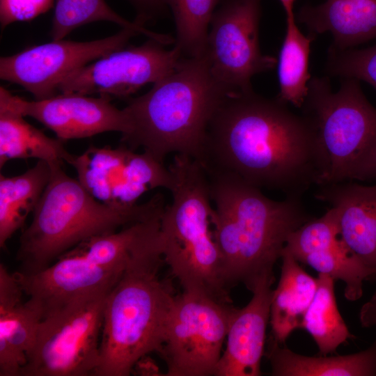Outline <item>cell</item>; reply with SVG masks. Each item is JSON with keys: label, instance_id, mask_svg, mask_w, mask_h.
<instances>
[{"label": "cell", "instance_id": "1", "mask_svg": "<svg viewBox=\"0 0 376 376\" xmlns=\"http://www.w3.org/2000/svg\"><path fill=\"white\" fill-rule=\"evenodd\" d=\"M287 104L253 90L229 95L208 125L198 160L205 171L301 198L317 182L314 134Z\"/></svg>", "mask_w": 376, "mask_h": 376}, {"label": "cell", "instance_id": "2", "mask_svg": "<svg viewBox=\"0 0 376 376\" xmlns=\"http://www.w3.org/2000/svg\"><path fill=\"white\" fill-rule=\"evenodd\" d=\"M212 201V232L219 249L225 283L251 291L263 276L274 275L290 235L310 220L301 198L281 201L228 173L205 172Z\"/></svg>", "mask_w": 376, "mask_h": 376}, {"label": "cell", "instance_id": "3", "mask_svg": "<svg viewBox=\"0 0 376 376\" xmlns=\"http://www.w3.org/2000/svg\"><path fill=\"white\" fill-rule=\"evenodd\" d=\"M231 95L213 76L206 57H182L175 70L123 108L130 125L120 142L164 162L171 154L199 160L208 125Z\"/></svg>", "mask_w": 376, "mask_h": 376}, {"label": "cell", "instance_id": "4", "mask_svg": "<svg viewBox=\"0 0 376 376\" xmlns=\"http://www.w3.org/2000/svg\"><path fill=\"white\" fill-rule=\"evenodd\" d=\"M164 264L159 241L136 256L108 292L93 376H128L140 359L160 350L176 296L159 276Z\"/></svg>", "mask_w": 376, "mask_h": 376}, {"label": "cell", "instance_id": "5", "mask_svg": "<svg viewBox=\"0 0 376 376\" xmlns=\"http://www.w3.org/2000/svg\"><path fill=\"white\" fill-rule=\"evenodd\" d=\"M51 175L30 225L19 237V272L33 273L92 237L111 233L164 210V196L130 207L109 205L94 198L62 164H50Z\"/></svg>", "mask_w": 376, "mask_h": 376}, {"label": "cell", "instance_id": "6", "mask_svg": "<svg viewBox=\"0 0 376 376\" xmlns=\"http://www.w3.org/2000/svg\"><path fill=\"white\" fill-rule=\"evenodd\" d=\"M172 202L161 217L162 256L183 291L202 293L231 303L214 240L207 174L196 159L175 154L169 166Z\"/></svg>", "mask_w": 376, "mask_h": 376}, {"label": "cell", "instance_id": "7", "mask_svg": "<svg viewBox=\"0 0 376 376\" xmlns=\"http://www.w3.org/2000/svg\"><path fill=\"white\" fill-rule=\"evenodd\" d=\"M301 108L314 134L317 185L376 178V108L359 80L343 79L333 92L329 78L313 77Z\"/></svg>", "mask_w": 376, "mask_h": 376}, {"label": "cell", "instance_id": "8", "mask_svg": "<svg viewBox=\"0 0 376 376\" xmlns=\"http://www.w3.org/2000/svg\"><path fill=\"white\" fill-rule=\"evenodd\" d=\"M110 290L86 292L42 310L21 376H93Z\"/></svg>", "mask_w": 376, "mask_h": 376}, {"label": "cell", "instance_id": "9", "mask_svg": "<svg viewBox=\"0 0 376 376\" xmlns=\"http://www.w3.org/2000/svg\"><path fill=\"white\" fill-rule=\"evenodd\" d=\"M235 307L194 292L175 297L158 354L166 376H214Z\"/></svg>", "mask_w": 376, "mask_h": 376}, {"label": "cell", "instance_id": "10", "mask_svg": "<svg viewBox=\"0 0 376 376\" xmlns=\"http://www.w3.org/2000/svg\"><path fill=\"white\" fill-rule=\"evenodd\" d=\"M261 0H221L213 14L204 55L210 70L230 94L252 89L251 78L272 70L274 56L259 45Z\"/></svg>", "mask_w": 376, "mask_h": 376}, {"label": "cell", "instance_id": "11", "mask_svg": "<svg viewBox=\"0 0 376 376\" xmlns=\"http://www.w3.org/2000/svg\"><path fill=\"white\" fill-rule=\"evenodd\" d=\"M139 33L122 29L115 35L85 42L52 40L0 58V77L18 84L36 100L58 94V86L73 71L125 47Z\"/></svg>", "mask_w": 376, "mask_h": 376}, {"label": "cell", "instance_id": "12", "mask_svg": "<svg viewBox=\"0 0 376 376\" xmlns=\"http://www.w3.org/2000/svg\"><path fill=\"white\" fill-rule=\"evenodd\" d=\"M164 46L149 38L140 46L114 51L71 72L59 84L58 92L128 97L175 70L183 56L175 46Z\"/></svg>", "mask_w": 376, "mask_h": 376}, {"label": "cell", "instance_id": "13", "mask_svg": "<svg viewBox=\"0 0 376 376\" xmlns=\"http://www.w3.org/2000/svg\"><path fill=\"white\" fill-rule=\"evenodd\" d=\"M0 110L31 117L66 142L107 132L125 135L130 125L124 109H119L107 96L58 93L40 100H26L0 87Z\"/></svg>", "mask_w": 376, "mask_h": 376}, {"label": "cell", "instance_id": "14", "mask_svg": "<svg viewBox=\"0 0 376 376\" xmlns=\"http://www.w3.org/2000/svg\"><path fill=\"white\" fill-rule=\"evenodd\" d=\"M126 267L102 264L75 246L40 271L14 274L24 293L42 311L86 292L111 289Z\"/></svg>", "mask_w": 376, "mask_h": 376}, {"label": "cell", "instance_id": "15", "mask_svg": "<svg viewBox=\"0 0 376 376\" xmlns=\"http://www.w3.org/2000/svg\"><path fill=\"white\" fill-rule=\"evenodd\" d=\"M275 281L274 275L263 276L251 291L249 302L235 308L226 338V347L214 376H259L264 353L266 330Z\"/></svg>", "mask_w": 376, "mask_h": 376}, {"label": "cell", "instance_id": "16", "mask_svg": "<svg viewBox=\"0 0 376 376\" xmlns=\"http://www.w3.org/2000/svg\"><path fill=\"white\" fill-rule=\"evenodd\" d=\"M318 187L315 198L334 210L343 242L376 271V185L346 181Z\"/></svg>", "mask_w": 376, "mask_h": 376}, {"label": "cell", "instance_id": "17", "mask_svg": "<svg viewBox=\"0 0 376 376\" xmlns=\"http://www.w3.org/2000/svg\"><path fill=\"white\" fill-rule=\"evenodd\" d=\"M70 165L79 182L98 201L118 207L137 203L136 152L125 145L116 148L91 146L75 155Z\"/></svg>", "mask_w": 376, "mask_h": 376}, {"label": "cell", "instance_id": "18", "mask_svg": "<svg viewBox=\"0 0 376 376\" xmlns=\"http://www.w3.org/2000/svg\"><path fill=\"white\" fill-rule=\"evenodd\" d=\"M297 19L311 34L329 32L334 39L331 47L337 49L354 48L376 38V0H326L305 5Z\"/></svg>", "mask_w": 376, "mask_h": 376}, {"label": "cell", "instance_id": "19", "mask_svg": "<svg viewBox=\"0 0 376 376\" xmlns=\"http://www.w3.org/2000/svg\"><path fill=\"white\" fill-rule=\"evenodd\" d=\"M281 259V276L273 290L269 318L272 340L279 344L284 343L294 330L302 329L318 286V278L306 272L285 249Z\"/></svg>", "mask_w": 376, "mask_h": 376}, {"label": "cell", "instance_id": "20", "mask_svg": "<svg viewBox=\"0 0 376 376\" xmlns=\"http://www.w3.org/2000/svg\"><path fill=\"white\" fill-rule=\"evenodd\" d=\"M22 297L0 299V376H21L42 319L40 308Z\"/></svg>", "mask_w": 376, "mask_h": 376}, {"label": "cell", "instance_id": "21", "mask_svg": "<svg viewBox=\"0 0 376 376\" xmlns=\"http://www.w3.org/2000/svg\"><path fill=\"white\" fill-rule=\"evenodd\" d=\"M272 340L268 359L274 376H375L376 339L358 353L308 357L297 354Z\"/></svg>", "mask_w": 376, "mask_h": 376}, {"label": "cell", "instance_id": "22", "mask_svg": "<svg viewBox=\"0 0 376 376\" xmlns=\"http://www.w3.org/2000/svg\"><path fill=\"white\" fill-rule=\"evenodd\" d=\"M51 175L50 164L38 160L23 173L0 175V246L19 229L35 210Z\"/></svg>", "mask_w": 376, "mask_h": 376}, {"label": "cell", "instance_id": "23", "mask_svg": "<svg viewBox=\"0 0 376 376\" xmlns=\"http://www.w3.org/2000/svg\"><path fill=\"white\" fill-rule=\"evenodd\" d=\"M21 114L0 110V168L11 159L33 158L49 164H71L75 155L65 141L47 136Z\"/></svg>", "mask_w": 376, "mask_h": 376}, {"label": "cell", "instance_id": "24", "mask_svg": "<svg viewBox=\"0 0 376 376\" xmlns=\"http://www.w3.org/2000/svg\"><path fill=\"white\" fill-rule=\"evenodd\" d=\"M314 36L299 30L295 15L286 16L285 34L277 60V98L297 108H301L308 91V61Z\"/></svg>", "mask_w": 376, "mask_h": 376}, {"label": "cell", "instance_id": "25", "mask_svg": "<svg viewBox=\"0 0 376 376\" xmlns=\"http://www.w3.org/2000/svg\"><path fill=\"white\" fill-rule=\"evenodd\" d=\"M302 329L310 334L323 355L334 352L352 336L337 307L334 279L327 274H318L317 290Z\"/></svg>", "mask_w": 376, "mask_h": 376}, {"label": "cell", "instance_id": "26", "mask_svg": "<svg viewBox=\"0 0 376 376\" xmlns=\"http://www.w3.org/2000/svg\"><path fill=\"white\" fill-rule=\"evenodd\" d=\"M97 21L116 23L122 29L133 30L166 45L173 42L169 35L152 31L135 20L132 22L123 18L104 0H56L50 36L52 40H62L74 29Z\"/></svg>", "mask_w": 376, "mask_h": 376}, {"label": "cell", "instance_id": "27", "mask_svg": "<svg viewBox=\"0 0 376 376\" xmlns=\"http://www.w3.org/2000/svg\"><path fill=\"white\" fill-rule=\"evenodd\" d=\"M173 12L175 24V47L183 57L203 55L208 26L221 0H163Z\"/></svg>", "mask_w": 376, "mask_h": 376}, {"label": "cell", "instance_id": "28", "mask_svg": "<svg viewBox=\"0 0 376 376\" xmlns=\"http://www.w3.org/2000/svg\"><path fill=\"white\" fill-rule=\"evenodd\" d=\"M299 262L310 266L318 274L343 281L345 284L344 295L349 301L360 299L363 295V281L376 274V271L362 263L342 240L333 246L305 256Z\"/></svg>", "mask_w": 376, "mask_h": 376}, {"label": "cell", "instance_id": "29", "mask_svg": "<svg viewBox=\"0 0 376 376\" xmlns=\"http://www.w3.org/2000/svg\"><path fill=\"white\" fill-rule=\"evenodd\" d=\"M335 211L329 207L318 219H311L288 237L285 249L298 262L305 256L340 242Z\"/></svg>", "mask_w": 376, "mask_h": 376}, {"label": "cell", "instance_id": "30", "mask_svg": "<svg viewBox=\"0 0 376 376\" xmlns=\"http://www.w3.org/2000/svg\"><path fill=\"white\" fill-rule=\"evenodd\" d=\"M326 72L343 79L364 81L376 89V45L365 49H329Z\"/></svg>", "mask_w": 376, "mask_h": 376}, {"label": "cell", "instance_id": "31", "mask_svg": "<svg viewBox=\"0 0 376 376\" xmlns=\"http://www.w3.org/2000/svg\"><path fill=\"white\" fill-rule=\"evenodd\" d=\"M54 0H0V23L3 31L16 22L31 21L49 11Z\"/></svg>", "mask_w": 376, "mask_h": 376}, {"label": "cell", "instance_id": "32", "mask_svg": "<svg viewBox=\"0 0 376 376\" xmlns=\"http://www.w3.org/2000/svg\"><path fill=\"white\" fill-rule=\"evenodd\" d=\"M135 8L137 16L135 21L144 25L162 14L167 7L163 0H128Z\"/></svg>", "mask_w": 376, "mask_h": 376}, {"label": "cell", "instance_id": "33", "mask_svg": "<svg viewBox=\"0 0 376 376\" xmlns=\"http://www.w3.org/2000/svg\"><path fill=\"white\" fill-rule=\"evenodd\" d=\"M359 320L363 327L370 328L376 326V292L362 306Z\"/></svg>", "mask_w": 376, "mask_h": 376}, {"label": "cell", "instance_id": "34", "mask_svg": "<svg viewBox=\"0 0 376 376\" xmlns=\"http://www.w3.org/2000/svg\"><path fill=\"white\" fill-rule=\"evenodd\" d=\"M133 372L143 375H155L157 368L155 364L148 358V355L140 359L133 368Z\"/></svg>", "mask_w": 376, "mask_h": 376}, {"label": "cell", "instance_id": "35", "mask_svg": "<svg viewBox=\"0 0 376 376\" xmlns=\"http://www.w3.org/2000/svg\"><path fill=\"white\" fill-rule=\"evenodd\" d=\"M285 10L286 16L294 15L293 6L295 0H279Z\"/></svg>", "mask_w": 376, "mask_h": 376}]
</instances>
